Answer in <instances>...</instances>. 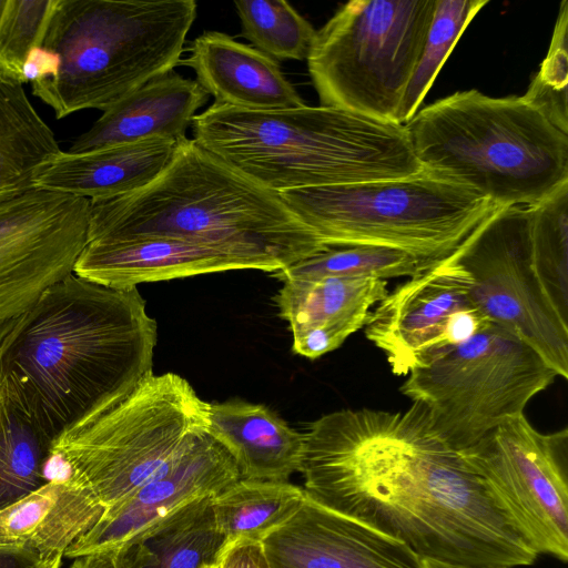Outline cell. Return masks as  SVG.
Segmentation results:
<instances>
[{
    "label": "cell",
    "instance_id": "6da1fadb",
    "mask_svg": "<svg viewBox=\"0 0 568 568\" xmlns=\"http://www.w3.org/2000/svg\"><path fill=\"white\" fill-rule=\"evenodd\" d=\"M314 501L407 546L422 560L515 568L538 554L425 405L342 409L304 433L300 466Z\"/></svg>",
    "mask_w": 568,
    "mask_h": 568
},
{
    "label": "cell",
    "instance_id": "7a4b0ae2",
    "mask_svg": "<svg viewBox=\"0 0 568 568\" xmlns=\"http://www.w3.org/2000/svg\"><path fill=\"white\" fill-rule=\"evenodd\" d=\"M156 337L136 288L106 287L72 272L20 316L1 356L0 382L50 446L152 373Z\"/></svg>",
    "mask_w": 568,
    "mask_h": 568
},
{
    "label": "cell",
    "instance_id": "3957f363",
    "mask_svg": "<svg viewBox=\"0 0 568 568\" xmlns=\"http://www.w3.org/2000/svg\"><path fill=\"white\" fill-rule=\"evenodd\" d=\"M145 236L213 246L260 261L271 273L327 248L278 193L187 138L144 187L90 201L88 242Z\"/></svg>",
    "mask_w": 568,
    "mask_h": 568
},
{
    "label": "cell",
    "instance_id": "277c9868",
    "mask_svg": "<svg viewBox=\"0 0 568 568\" xmlns=\"http://www.w3.org/2000/svg\"><path fill=\"white\" fill-rule=\"evenodd\" d=\"M192 131L203 149L276 193L424 169L405 125L337 108L248 111L213 103L195 115Z\"/></svg>",
    "mask_w": 568,
    "mask_h": 568
},
{
    "label": "cell",
    "instance_id": "5b68a950",
    "mask_svg": "<svg viewBox=\"0 0 568 568\" xmlns=\"http://www.w3.org/2000/svg\"><path fill=\"white\" fill-rule=\"evenodd\" d=\"M423 168L497 207L530 206L568 180V134L521 97L455 92L405 124Z\"/></svg>",
    "mask_w": 568,
    "mask_h": 568
},
{
    "label": "cell",
    "instance_id": "8992f818",
    "mask_svg": "<svg viewBox=\"0 0 568 568\" xmlns=\"http://www.w3.org/2000/svg\"><path fill=\"white\" fill-rule=\"evenodd\" d=\"M196 12L194 0H58L41 43L58 73L32 93L57 119L103 112L179 65Z\"/></svg>",
    "mask_w": 568,
    "mask_h": 568
},
{
    "label": "cell",
    "instance_id": "52a82bcc",
    "mask_svg": "<svg viewBox=\"0 0 568 568\" xmlns=\"http://www.w3.org/2000/svg\"><path fill=\"white\" fill-rule=\"evenodd\" d=\"M327 247L377 245L437 263L453 255L496 209L437 172L278 192Z\"/></svg>",
    "mask_w": 568,
    "mask_h": 568
},
{
    "label": "cell",
    "instance_id": "ba28073f",
    "mask_svg": "<svg viewBox=\"0 0 568 568\" xmlns=\"http://www.w3.org/2000/svg\"><path fill=\"white\" fill-rule=\"evenodd\" d=\"M210 405L182 376L152 372L119 404L62 433L49 450L67 463L68 480L108 511L169 471L207 434Z\"/></svg>",
    "mask_w": 568,
    "mask_h": 568
},
{
    "label": "cell",
    "instance_id": "9c48e42d",
    "mask_svg": "<svg viewBox=\"0 0 568 568\" xmlns=\"http://www.w3.org/2000/svg\"><path fill=\"white\" fill-rule=\"evenodd\" d=\"M435 0H352L316 31L307 69L322 106L399 123Z\"/></svg>",
    "mask_w": 568,
    "mask_h": 568
},
{
    "label": "cell",
    "instance_id": "30bf717a",
    "mask_svg": "<svg viewBox=\"0 0 568 568\" xmlns=\"http://www.w3.org/2000/svg\"><path fill=\"white\" fill-rule=\"evenodd\" d=\"M407 376L402 394L425 405L459 452L523 415L558 377L535 349L493 323Z\"/></svg>",
    "mask_w": 568,
    "mask_h": 568
},
{
    "label": "cell",
    "instance_id": "8fae6325",
    "mask_svg": "<svg viewBox=\"0 0 568 568\" xmlns=\"http://www.w3.org/2000/svg\"><path fill=\"white\" fill-rule=\"evenodd\" d=\"M528 206L498 207L454 253L471 297L493 324L535 349L568 378V323L554 310L532 267Z\"/></svg>",
    "mask_w": 568,
    "mask_h": 568
},
{
    "label": "cell",
    "instance_id": "7c38bea8",
    "mask_svg": "<svg viewBox=\"0 0 568 568\" xmlns=\"http://www.w3.org/2000/svg\"><path fill=\"white\" fill-rule=\"evenodd\" d=\"M536 552L568 559V429L537 430L519 415L460 452Z\"/></svg>",
    "mask_w": 568,
    "mask_h": 568
},
{
    "label": "cell",
    "instance_id": "4fadbf2b",
    "mask_svg": "<svg viewBox=\"0 0 568 568\" xmlns=\"http://www.w3.org/2000/svg\"><path fill=\"white\" fill-rule=\"evenodd\" d=\"M90 201L31 187L0 200V326L73 272L88 243Z\"/></svg>",
    "mask_w": 568,
    "mask_h": 568
},
{
    "label": "cell",
    "instance_id": "5bb4252c",
    "mask_svg": "<svg viewBox=\"0 0 568 568\" xmlns=\"http://www.w3.org/2000/svg\"><path fill=\"white\" fill-rule=\"evenodd\" d=\"M489 324L453 254L388 291L372 310L365 335L393 374L407 376Z\"/></svg>",
    "mask_w": 568,
    "mask_h": 568
},
{
    "label": "cell",
    "instance_id": "9a60e30c",
    "mask_svg": "<svg viewBox=\"0 0 568 568\" xmlns=\"http://www.w3.org/2000/svg\"><path fill=\"white\" fill-rule=\"evenodd\" d=\"M261 544L271 568H425L404 544L306 494Z\"/></svg>",
    "mask_w": 568,
    "mask_h": 568
},
{
    "label": "cell",
    "instance_id": "2e32d148",
    "mask_svg": "<svg viewBox=\"0 0 568 568\" xmlns=\"http://www.w3.org/2000/svg\"><path fill=\"white\" fill-rule=\"evenodd\" d=\"M239 479V470L229 453L205 434L169 471L141 487L118 507L104 511L64 556L73 559L119 548L150 525L191 501L214 497Z\"/></svg>",
    "mask_w": 568,
    "mask_h": 568
},
{
    "label": "cell",
    "instance_id": "e0dca14e",
    "mask_svg": "<svg viewBox=\"0 0 568 568\" xmlns=\"http://www.w3.org/2000/svg\"><path fill=\"white\" fill-rule=\"evenodd\" d=\"M260 270V261L213 246L171 237H130L88 242L73 273L93 283L116 288L200 274Z\"/></svg>",
    "mask_w": 568,
    "mask_h": 568
},
{
    "label": "cell",
    "instance_id": "ac0fdd59",
    "mask_svg": "<svg viewBox=\"0 0 568 568\" xmlns=\"http://www.w3.org/2000/svg\"><path fill=\"white\" fill-rule=\"evenodd\" d=\"M379 278H286L275 296L293 336V352L315 359L338 348L367 323L388 293Z\"/></svg>",
    "mask_w": 568,
    "mask_h": 568
},
{
    "label": "cell",
    "instance_id": "d6986e66",
    "mask_svg": "<svg viewBox=\"0 0 568 568\" xmlns=\"http://www.w3.org/2000/svg\"><path fill=\"white\" fill-rule=\"evenodd\" d=\"M179 65L191 68L196 82L215 104L275 111L305 105L274 59L226 33L205 31L189 48Z\"/></svg>",
    "mask_w": 568,
    "mask_h": 568
},
{
    "label": "cell",
    "instance_id": "ffe728a7",
    "mask_svg": "<svg viewBox=\"0 0 568 568\" xmlns=\"http://www.w3.org/2000/svg\"><path fill=\"white\" fill-rule=\"evenodd\" d=\"M209 94L195 80L170 71L133 90L78 135L69 152L80 153L151 139L180 141Z\"/></svg>",
    "mask_w": 568,
    "mask_h": 568
},
{
    "label": "cell",
    "instance_id": "44dd1931",
    "mask_svg": "<svg viewBox=\"0 0 568 568\" xmlns=\"http://www.w3.org/2000/svg\"><path fill=\"white\" fill-rule=\"evenodd\" d=\"M180 141L151 139L80 153L61 150L37 171L33 187L89 201L122 196L151 183Z\"/></svg>",
    "mask_w": 568,
    "mask_h": 568
},
{
    "label": "cell",
    "instance_id": "7402d4cb",
    "mask_svg": "<svg viewBox=\"0 0 568 568\" xmlns=\"http://www.w3.org/2000/svg\"><path fill=\"white\" fill-rule=\"evenodd\" d=\"M207 434L229 453L240 479L288 481L300 471L304 433L262 404H211Z\"/></svg>",
    "mask_w": 568,
    "mask_h": 568
},
{
    "label": "cell",
    "instance_id": "603a6c76",
    "mask_svg": "<svg viewBox=\"0 0 568 568\" xmlns=\"http://www.w3.org/2000/svg\"><path fill=\"white\" fill-rule=\"evenodd\" d=\"M104 511L84 488L70 480H50L0 510V545L26 548L44 559H62Z\"/></svg>",
    "mask_w": 568,
    "mask_h": 568
},
{
    "label": "cell",
    "instance_id": "cb8c5ba5",
    "mask_svg": "<svg viewBox=\"0 0 568 568\" xmlns=\"http://www.w3.org/2000/svg\"><path fill=\"white\" fill-rule=\"evenodd\" d=\"M212 498L204 497L150 525L122 548L126 568H201L214 565L223 546Z\"/></svg>",
    "mask_w": 568,
    "mask_h": 568
},
{
    "label": "cell",
    "instance_id": "d4e9b609",
    "mask_svg": "<svg viewBox=\"0 0 568 568\" xmlns=\"http://www.w3.org/2000/svg\"><path fill=\"white\" fill-rule=\"evenodd\" d=\"M60 151L23 83L0 68V200L33 187L37 171Z\"/></svg>",
    "mask_w": 568,
    "mask_h": 568
},
{
    "label": "cell",
    "instance_id": "484cf974",
    "mask_svg": "<svg viewBox=\"0 0 568 568\" xmlns=\"http://www.w3.org/2000/svg\"><path fill=\"white\" fill-rule=\"evenodd\" d=\"M304 497V489L288 481L239 479L212 498L224 546L262 541L294 514Z\"/></svg>",
    "mask_w": 568,
    "mask_h": 568
},
{
    "label": "cell",
    "instance_id": "4316f807",
    "mask_svg": "<svg viewBox=\"0 0 568 568\" xmlns=\"http://www.w3.org/2000/svg\"><path fill=\"white\" fill-rule=\"evenodd\" d=\"M528 207L535 274L554 310L568 323V180Z\"/></svg>",
    "mask_w": 568,
    "mask_h": 568
},
{
    "label": "cell",
    "instance_id": "83f0119b",
    "mask_svg": "<svg viewBox=\"0 0 568 568\" xmlns=\"http://www.w3.org/2000/svg\"><path fill=\"white\" fill-rule=\"evenodd\" d=\"M403 250L377 245L334 246L274 272L280 280L353 277H412L432 265Z\"/></svg>",
    "mask_w": 568,
    "mask_h": 568
},
{
    "label": "cell",
    "instance_id": "f1b7e54d",
    "mask_svg": "<svg viewBox=\"0 0 568 568\" xmlns=\"http://www.w3.org/2000/svg\"><path fill=\"white\" fill-rule=\"evenodd\" d=\"M49 448L0 382V510L47 483L43 464Z\"/></svg>",
    "mask_w": 568,
    "mask_h": 568
},
{
    "label": "cell",
    "instance_id": "f546056e",
    "mask_svg": "<svg viewBox=\"0 0 568 568\" xmlns=\"http://www.w3.org/2000/svg\"><path fill=\"white\" fill-rule=\"evenodd\" d=\"M241 34L275 61L308 58L316 30L285 0L234 2Z\"/></svg>",
    "mask_w": 568,
    "mask_h": 568
},
{
    "label": "cell",
    "instance_id": "4dcf8cb0",
    "mask_svg": "<svg viewBox=\"0 0 568 568\" xmlns=\"http://www.w3.org/2000/svg\"><path fill=\"white\" fill-rule=\"evenodd\" d=\"M487 3V0H435L423 50L400 104V124L405 125L416 114L462 33Z\"/></svg>",
    "mask_w": 568,
    "mask_h": 568
},
{
    "label": "cell",
    "instance_id": "1f68e13d",
    "mask_svg": "<svg viewBox=\"0 0 568 568\" xmlns=\"http://www.w3.org/2000/svg\"><path fill=\"white\" fill-rule=\"evenodd\" d=\"M521 99L568 134V1L564 0L550 45Z\"/></svg>",
    "mask_w": 568,
    "mask_h": 568
},
{
    "label": "cell",
    "instance_id": "d6a6232c",
    "mask_svg": "<svg viewBox=\"0 0 568 568\" xmlns=\"http://www.w3.org/2000/svg\"><path fill=\"white\" fill-rule=\"evenodd\" d=\"M58 0H8L0 19V68L22 82L29 51L39 47ZM23 83V82H22Z\"/></svg>",
    "mask_w": 568,
    "mask_h": 568
},
{
    "label": "cell",
    "instance_id": "836d02e7",
    "mask_svg": "<svg viewBox=\"0 0 568 568\" xmlns=\"http://www.w3.org/2000/svg\"><path fill=\"white\" fill-rule=\"evenodd\" d=\"M213 568H271L261 541L239 540L224 546Z\"/></svg>",
    "mask_w": 568,
    "mask_h": 568
},
{
    "label": "cell",
    "instance_id": "e575fe53",
    "mask_svg": "<svg viewBox=\"0 0 568 568\" xmlns=\"http://www.w3.org/2000/svg\"><path fill=\"white\" fill-rule=\"evenodd\" d=\"M59 69V57L44 47L32 48L22 67V82L31 85L55 78Z\"/></svg>",
    "mask_w": 568,
    "mask_h": 568
},
{
    "label": "cell",
    "instance_id": "d590c367",
    "mask_svg": "<svg viewBox=\"0 0 568 568\" xmlns=\"http://www.w3.org/2000/svg\"><path fill=\"white\" fill-rule=\"evenodd\" d=\"M61 559H44L32 550L0 545V568H59Z\"/></svg>",
    "mask_w": 568,
    "mask_h": 568
},
{
    "label": "cell",
    "instance_id": "8d00e7d4",
    "mask_svg": "<svg viewBox=\"0 0 568 568\" xmlns=\"http://www.w3.org/2000/svg\"><path fill=\"white\" fill-rule=\"evenodd\" d=\"M70 568H126V562L122 548H113L73 558Z\"/></svg>",
    "mask_w": 568,
    "mask_h": 568
},
{
    "label": "cell",
    "instance_id": "74e56055",
    "mask_svg": "<svg viewBox=\"0 0 568 568\" xmlns=\"http://www.w3.org/2000/svg\"><path fill=\"white\" fill-rule=\"evenodd\" d=\"M20 317L0 326V361L3 349Z\"/></svg>",
    "mask_w": 568,
    "mask_h": 568
},
{
    "label": "cell",
    "instance_id": "f35d334b",
    "mask_svg": "<svg viewBox=\"0 0 568 568\" xmlns=\"http://www.w3.org/2000/svg\"><path fill=\"white\" fill-rule=\"evenodd\" d=\"M425 568H470V567H460L454 565L442 564L437 561L424 560Z\"/></svg>",
    "mask_w": 568,
    "mask_h": 568
},
{
    "label": "cell",
    "instance_id": "ab89813d",
    "mask_svg": "<svg viewBox=\"0 0 568 568\" xmlns=\"http://www.w3.org/2000/svg\"><path fill=\"white\" fill-rule=\"evenodd\" d=\"M201 568H213V565H205V566H202Z\"/></svg>",
    "mask_w": 568,
    "mask_h": 568
}]
</instances>
